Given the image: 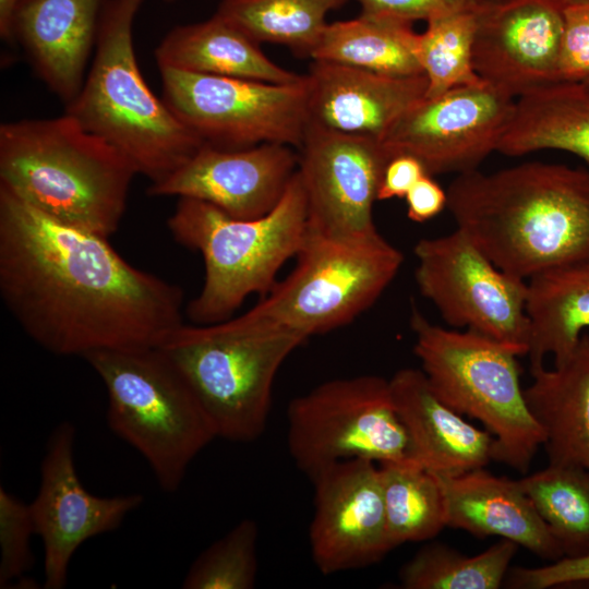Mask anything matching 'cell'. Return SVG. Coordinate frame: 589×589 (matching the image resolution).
<instances>
[{
  "instance_id": "obj_4",
  "label": "cell",
  "mask_w": 589,
  "mask_h": 589,
  "mask_svg": "<svg viewBox=\"0 0 589 589\" xmlns=\"http://www.w3.org/2000/svg\"><path fill=\"white\" fill-rule=\"evenodd\" d=\"M143 0H106L96 52L67 105L84 129L121 152L152 183L169 177L205 143L149 89L140 71L132 24Z\"/></svg>"
},
{
  "instance_id": "obj_36",
  "label": "cell",
  "mask_w": 589,
  "mask_h": 589,
  "mask_svg": "<svg viewBox=\"0 0 589 589\" xmlns=\"http://www.w3.org/2000/svg\"><path fill=\"white\" fill-rule=\"evenodd\" d=\"M580 584L589 585V554L562 557L540 567H512L503 585L514 589H546Z\"/></svg>"
},
{
  "instance_id": "obj_12",
  "label": "cell",
  "mask_w": 589,
  "mask_h": 589,
  "mask_svg": "<svg viewBox=\"0 0 589 589\" xmlns=\"http://www.w3.org/2000/svg\"><path fill=\"white\" fill-rule=\"evenodd\" d=\"M413 253L417 286L448 325L527 354V280L501 271L457 228L419 240Z\"/></svg>"
},
{
  "instance_id": "obj_6",
  "label": "cell",
  "mask_w": 589,
  "mask_h": 589,
  "mask_svg": "<svg viewBox=\"0 0 589 589\" xmlns=\"http://www.w3.org/2000/svg\"><path fill=\"white\" fill-rule=\"evenodd\" d=\"M84 359L105 385L109 429L143 456L163 491H177L192 460L217 438L185 378L157 347Z\"/></svg>"
},
{
  "instance_id": "obj_21",
  "label": "cell",
  "mask_w": 589,
  "mask_h": 589,
  "mask_svg": "<svg viewBox=\"0 0 589 589\" xmlns=\"http://www.w3.org/2000/svg\"><path fill=\"white\" fill-rule=\"evenodd\" d=\"M388 382L412 458L424 469L456 474L484 468L494 460V436L446 405L422 370L401 369Z\"/></svg>"
},
{
  "instance_id": "obj_39",
  "label": "cell",
  "mask_w": 589,
  "mask_h": 589,
  "mask_svg": "<svg viewBox=\"0 0 589 589\" xmlns=\"http://www.w3.org/2000/svg\"><path fill=\"white\" fill-rule=\"evenodd\" d=\"M405 200L408 218L424 223L447 207V191L426 173L409 190Z\"/></svg>"
},
{
  "instance_id": "obj_11",
  "label": "cell",
  "mask_w": 589,
  "mask_h": 589,
  "mask_svg": "<svg viewBox=\"0 0 589 589\" xmlns=\"http://www.w3.org/2000/svg\"><path fill=\"white\" fill-rule=\"evenodd\" d=\"M163 100L205 144L300 147L308 127L306 77L294 84L159 69Z\"/></svg>"
},
{
  "instance_id": "obj_42",
  "label": "cell",
  "mask_w": 589,
  "mask_h": 589,
  "mask_svg": "<svg viewBox=\"0 0 589 589\" xmlns=\"http://www.w3.org/2000/svg\"><path fill=\"white\" fill-rule=\"evenodd\" d=\"M582 83L589 88V80Z\"/></svg>"
},
{
  "instance_id": "obj_10",
  "label": "cell",
  "mask_w": 589,
  "mask_h": 589,
  "mask_svg": "<svg viewBox=\"0 0 589 589\" xmlns=\"http://www.w3.org/2000/svg\"><path fill=\"white\" fill-rule=\"evenodd\" d=\"M287 419L290 456L310 479L346 459L414 461L389 382L381 376L322 383L290 401Z\"/></svg>"
},
{
  "instance_id": "obj_14",
  "label": "cell",
  "mask_w": 589,
  "mask_h": 589,
  "mask_svg": "<svg viewBox=\"0 0 589 589\" xmlns=\"http://www.w3.org/2000/svg\"><path fill=\"white\" fill-rule=\"evenodd\" d=\"M299 149L306 232L336 239H358L378 232L373 206L392 158L381 140L309 124Z\"/></svg>"
},
{
  "instance_id": "obj_34",
  "label": "cell",
  "mask_w": 589,
  "mask_h": 589,
  "mask_svg": "<svg viewBox=\"0 0 589 589\" xmlns=\"http://www.w3.org/2000/svg\"><path fill=\"white\" fill-rule=\"evenodd\" d=\"M35 533L29 504L0 488V587L20 585L33 567L31 537Z\"/></svg>"
},
{
  "instance_id": "obj_37",
  "label": "cell",
  "mask_w": 589,
  "mask_h": 589,
  "mask_svg": "<svg viewBox=\"0 0 589 589\" xmlns=\"http://www.w3.org/2000/svg\"><path fill=\"white\" fill-rule=\"evenodd\" d=\"M361 13L389 15L414 22L459 12H476L485 0H357Z\"/></svg>"
},
{
  "instance_id": "obj_20",
  "label": "cell",
  "mask_w": 589,
  "mask_h": 589,
  "mask_svg": "<svg viewBox=\"0 0 589 589\" xmlns=\"http://www.w3.org/2000/svg\"><path fill=\"white\" fill-rule=\"evenodd\" d=\"M105 2L20 0L14 10L13 38L23 46L41 81L67 105L84 84Z\"/></svg>"
},
{
  "instance_id": "obj_38",
  "label": "cell",
  "mask_w": 589,
  "mask_h": 589,
  "mask_svg": "<svg viewBox=\"0 0 589 589\" xmlns=\"http://www.w3.org/2000/svg\"><path fill=\"white\" fill-rule=\"evenodd\" d=\"M422 163L407 154L393 156L383 172L377 201L402 199L409 190L426 175Z\"/></svg>"
},
{
  "instance_id": "obj_25",
  "label": "cell",
  "mask_w": 589,
  "mask_h": 589,
  "mask_svg": "<svg viewBox=\"0 0 589 589\" xmlns=\"http://www.w3.org/2000/svg\"><path fill=\"white\" fill-rule=\"evenodd\" d=\"M544 149L574 154L589 165V88L555 81L515 99L496 152L522 156Z\"/></svg>"
},
{
  "instance_id": "obj_35",
  "label": "cell",
  "mask_w": 589,
  "mask_h": 589,
  "mask_svg": "<svg viewBox=\"0 0 589 589\" xmlns=\"http://www.w3.org/2000/svg\"><path fill=\"white\" fill-rule=\"evenodd\" d=\"M589 80V5L563 9V33L557 62V80Z\"/></svg>"
},
{
  "instance_id": "obj_19",
  "label": "cell",
  "mask_w": 589,
  "mask_h": 589,
  "mask_svg": "<svg viewBox=\"0 0 589 589\" xmlns=\"http://www.w3.org/2000/svg\"><path fill=\"white\" fill-rule=\"evenodd\" d=\"M305 77L309 124L378 140L428 88L424 74L390 76L318 60Z\"/></svg>"
},
{
  "instance_id": "obj_22",
  "label": "cell",
  "mask_w": 589,
  "mask_h": 589,
  "mask_svg": "<svg viewBox=\"0 0 589 589\" xmlns=\"http://www.w3.org/2000/svg\"><path fill=\"white\" fill-rule=\"evenodd\" d=\"M433 474L444 495L446 527L478 538L497 536L552 562L564 557L518 480L496 477L483 468Z\"/></svg>"
},
{
  "instance_id": "obj_7",
  "label": "cell",
  "mask_w": 589,
  "mask_h": 589,
  "mask_svg": "<svg viewBox=\"0 0 589 589\" xmlns=\"http://www.w3.org/2000/svg\"><path fill=\"white\" fill-rule=\"evenodd\" d=\"M292 272L236 322L253 332L308 339L353 321L399 272L402 253L380 232L358 239L306 232Z\"/></svg>"
},
{
  "instance_id": "obj_16",
  "label": "cell",
  "mask_w": 589,
  "mask_h": 589,
  "mask_svg": "<svg viewBox=\"0 0 589 589\" xmlns=\"http://www.w3.org/2000/svg\"><path fill=\"white\" fill-rule=\"evenodd\" d=\"M310 480L315 494L309 542L322 574L370 566L393 550L376 462L340 460Z\"/></svg>"
},
{
  "instance_id": "obj_13",
  "label": "cell",
  "mask_w": 589,
  "mask_h": 589,
  "mask_svg": "<svg viewBox=\"0 0 589 589\" xmlns=\"http://www.w3.org/2000/svg\"><path fill=\"white\" fill-rule=\"evenodd\" d=\"M515 98L485 82L423 98L387 130L381 142L390 156L419 159L431 176L478 169L508 127Z\"/></svg>"
},
{
  "instance_id": "obj_5",
  "label": "cell",
  "mask_w": 589,
  "mask_h": 589,
  "mask_svg": "<svg viewBox=\"0 0 589 589\" xmlns=\"http://www.w3.org/2000/svg\"><path fill=\"white\" fill-rule=\"evenodd\" d=\"M167 226L179 244L200 252L204 262V283L187 314L200 325L226 321L249 296H265L304 242L306 199L298 169L265 216L238 219L204 201L179 197Z\"/></svg>"
},
{
  "instance_id": "obj_2",
  "label": "cell",
  "mask_w": 589,
  "mask_h": 589,
  "mask_svg": "<svg viewBox=\"0 0 589 589\" xmlns=\"http://www.w3.org/2000/svg\"><path fill=\"white\" fill-rule=\"evenodd\" d=\"M446 191L457 229L513 277L589 259V170L543 161L474 169Z\"/></svg>"
},
{
  "instance_id": "obj_26",
  "label": "cell",
  "mask_w": 589,
  "mask_h": 589,
  "mask_svg": "<svg viewBox=\"0 0 589 589\" xmlns=\"http://www.w3.org/2000/svg\"><path fill=\"white\" fill-rule=\"evenodd\" d=\"M530 370L553 356L563 362L589 327V259L557 266L527 280Z\"/></svg>"
},
{
  "instance_id": "obj_17",
  "label": "cell",
  "mask_w": 589,
  "mask_h": 589,
  "mask_svg": "<svg viewBox=\"0 0 589 589\" xmlns=\"http://www.w3.org/2000/svg\"><path fill=\"white\" fill-rule=\"evenodd\" d=\"M563 10L550 0H485L477 11L478 76L515 99L557 80Z\"/></svg>"
},
{
  "instance_id": "obj_18",
  "label": "cell",
  "mask_w": 589,
  "mask_h": 589,
  "mask_svg": "<svg viewBox=\"0 0 589 589\" xmlns=\"http://www.w3.org/2000/svg\"><path fill=\"white\" fill-rule=\"evenodd\" d=\"M289 145L263 143L228 149L204 144L169 177L151 183V196L191 197L238 219L265 216L279 203L298 169Z\"/></svg>"
},
{
  "instance_id": "obj_41",
  "label": "cell",
  "mask_w": 589,
  "mask_h": 589,
  "mask_svg": "<svg viewBox=\"0 0 589 589\" xmlns=\"http://www.w3.org/2000/svg\"><path fill=\"white\" fill-rule=\"evenodd\" d=\"M562 10L572 5H589V0H550Z\"/></svg>"
},
{
  "instance_id": "obj_32",
  "label": "cell",
  "mask_w": 589,
  "mask_h": 589,
  "mask_svg": "<svg viewBox=\"0 0 589 589\" xmlns=\"http://www.w3.org/2000/svg\"><path fill=\"white\" fill-rule=\"evenodd\" d=\"M476 12H459L431 19L418 35L417 56L428 81L425 98L449 89L483 82L472 60Z\"/></svg>"
},
{
  "instance_id": "obj_30",
  "label": "cell",
  "mask_w": 589,
  "mask_h": 589,
  "mask_svg": "<svg viewBox=\"0 0 589 589\" xmlns=\"http://www.w3.org/2000/svg\"><path fill=\"white\" fill-rule=\"evenodd\" d=\"M518 481L564 557L589 554V469L549 464Z\"/></svg>"
},
{
  "instance_id": "obj_9",
  "label": "cell",
  "mask_w": 589,
  "mask_h": 589,
  "mask_svg": "<svg viewBox=\"0 0 589 589\" xmlns=\"http://www.w3.org/2000/svg\"><path fill=\"white\" fill-rule=\"evenodd\" d=\"M305 340L253 332L228 318L200 326L182 323L157 348L185 378L217 437L248 443L265 431L276 375Z\"/></svg>"
},
{
  "instance_id": "obj_8",
  "label": "cell",
  "mask_w": 589,
  "mask_h": 589,
  "mask_svg": "<svg viewBox=\"0 0 589 589\" xmlns=\"http://www.w3.org/2000/svg\"><path fill=\"white\" fill-rule=\"evenodd\" d=\"M413 350L435 394L495 438L494 460L528 471L544 434L525 400L517 354L472 330L447 329L413 310Z\"/></svg>"
},
{
  "instance_id": "obj_40",
  "label": "cell",
  "mask_w": 589,
  "mask_h": 589,
  "mask_svg": "<svg viewBox=\"0 0 589 589\" xmlns=\"http://www.w3.org/2000/svg\"><path fill=\"white\" fill-rule=\"evenodd\" d=\"M20 0H0V35L4 41L13 40L12 19Z\"/></svg>"
},
{
  "instance_id": "obj_27",
  "label": "cell",
  "mask_w": 589,
  "mask_h": 589,
  "mask_svg": "<svg viewBox=\"0 0 589 589\" xmlns=\"http://www.w3.org/2000/svg\"><path fill=\"white\" fill-rule=\"evenodd\" d=\"M412 24L389 15L365 13L328 23L311 59L390 76L421 75L417 56L419 33Z\"/></svg>"
},
{
  "instance_id": "obj_15",
  "label": "cell",
  "mask_w": 589,
  "mask_h": 589,
  "mask_svg": "<svg viewBox=\"0 0 589 589\" xmlns=\"http://www.w3.org/2000/svg\"><path fill=\"white\" fill-rule=\"evenodd\" d=\"M75 428L51 432L40 464L38 493L29 504L35 533L44 543V588L67 585L73 554L89 538L111 532L144 501L141 494L97 496L82 484L74 461Z\"/></svg>"
},
{
  "instance_id": "obj_28",
  "label": "cell",
  "mask_w": 589,
  "mask_h": 589,
  "mask_svg": "<svg viewBox=\"0 0 589 589\" xmlns=\"http://www.w3.org/2000/svg\"><path fill=\"white\" fill-rule=\"evenodd\" d=\"M347 0H221L216 15L257 44L288 47L296 56L312 55L326 15Z\"/></svg>"
},
{
  "instance_id": "obj_29",
  "label": "cell",
  "mask_w": 589,
  "mask_h": 589,
  "mask_svg": "<svg viewBox=\"0 0 589 589\" xmlns=\"http://www.w3.org/2000/svg\"><path fill=\"white\" fill-rule=\"evenodd\" d=\"M389 542L433 539L446 527L444 495L436 477L414 461L380 464Z\"/></svg>"
},
{
  "instance_id": "obj_31",
  "label": "cell",
  "mask_w": 589,
  "mask_h": 589,
  "mask_svg": "<svg viewBox=\"0 0 589 589\" xmlns=\"http://www.w3.org/2000/svg\"><path fill=\"white\" fill-rule=\"evenodd\" d=\"M518 544L502 539L473 556L438 542L421 548L399 572L406 589H497Z\"/></svg>"
},
{
  "instance_id": "obj_43",
  "label": "cell",
  "mask_w": 589,
  "mask_h": 589,
  "mask_svg": "<svg viewBox=\"0 0 589 589\" xmlns=\"http://www.w3.org/2000/svg\"><path fill=\"white\" fill-rule=\"evenodd\" d=\"M166 1H169V2H170V1H173V0H166Z\"/></svg>"
},
{
  "instance_id": "obj_23",
  "label": "cell",
  "mask_w": 589,
  "mask_h": 589,
  "mask_svg": "<svg viewBox=\"0 0 589 589\" xmlns=\"http://www.w3.org/2000/svg\"><path fill=\"white\" fill-rule=\"evenodd\" d=\"M530 374L524 396L543 431L549 464L589 469V335L554 369L543 365Z\"/></svg>"
},
{
  "instance_id": "obj_33",
  "label": "cell",
  "mask_w": 589,
  "mask_h": 589,
  "mask_svg": "<svg viewBox=\"0 0 589 589\" xmlns=\"http://www.w3.org/2000/svg\"><path fill=\"white\" fill-rule=\"evenodd\" d=\"M257 524L243 519L204 550L190 566L182 588L250 589L257 574Z\"/></svg>"
},
{
  "instance_id": "obj_24",
  "label": "cell",
  "mask_w": 589,
  "mask_h": 589,
  "mask_svg": "<svg viewBox=\"0 0 589 589\" xmlns=\"http://www.w3.org/2000/svg\"><path fill=\"white\" fill-rule=\"evenodd\" d=\"M159 69L240 77L275 84H294L304 75L273 62L252 40L216 14L172 28L155 49Z\"/></svg>"
},
{
  "instance_id": "obj_3",
  "label": "cell",
  "mask_w": 589,
  "mask_h": 589,
  "mask_svg": "<svg viewBox=\"0 0 589 589\" xmlns=\"http://www.w3.org/2000/svg\"><path fill=\"white\" fill-rule=\"evenodd\" d=\"M135 175L121 152L67 112L0 125V185L65 225L109 238Z\"/></svg>"
},
{
  "instance_id": "obj_1",
  "label": "cell",
  "mask_w": 589,
  "mask_h": 589,
  "mask_svg": "<svg viewBox=\"0 0 589 589\" xmlns=\"http://www.w3.org/2000/svg\"><path fill=\"white\" fill-rule=\"evenodd\" d=\"M0 296L57 356L158 347L181 325L182 289L129 264L108 238L43 214L0 185Z\"/></svg>"
}]
</instances>
